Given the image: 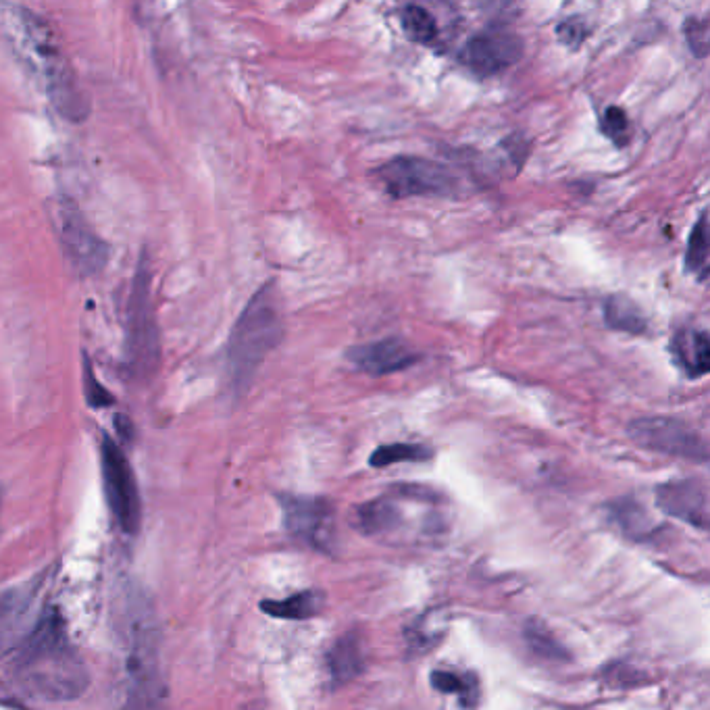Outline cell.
I'll return each instance as SVG.
<instances>
[{
	"instance_id": "obj_1",
	"label": "cell",
	"mask_w": 710,
	"mask_h": 710,
	"mask_svg": "<svg viewBox=\"0 0 710 710\" xmlns=\"http://www.w3.org/2000/svg\"><path fill=\"white\" fill-rule=\"evenodd\" d=\"M11 671L19 688L48 702H69L88 690V671L69 644L57 611H46L19 648L11 654Z\"/></svg>"
},
{
	"instance_id": "obj_2",
	"label": "cell",
	"mask_w": 710,
	"mask_h": 710,
	"mask_svg": "<svg viewBox=\"0 0 710 710\" xmlns=\"http://www.w3.org/2000/svg\"><path fill=\"white\" fill-rule=\"evenodd\" d=\"M0 13H3L0 19L5 21L7 32H15L11 34L15 48H19L21 57L36 69L53 107L73 123L88 119V96L59 48L50 25L25 7H0Z\"/></svg>"
},
{
	"instance_id": "obj_3",
	"label": "cell",
	"mask_w": 710,
	"mask_h": 710,
	"mask_svg": "<svg viewBox=\"0 0 710 710\" xmlns=\"http://www.w3.org/2000/svg\"><path fill=\"white\" fill-rule=\"evenodd\" d=\"M117 710H165L167 681L161 671V633L150 602L132 592L128 602V663Z\"/></svg>"
},
{
	"instance_id": "obj_4",
	"label": "cell",
	"mask_w": 710,
	"mask_h": 710,
	"mask_svg": "<svg viewBox=\"0 0 710 710\" xmlns=\"http://www.w3.org/2000/svg\"><path fill=\"white\" fill-rule=\"evenodd\" d=\"M284 321L273 284L250 298L227 342V373L236 394L250 388L267 354L282 342Z\"/></svg>"
},
{
	"instance_id": "obj_5",
	"label": "cell",
	"mask_w": 710,
	"mask_h": 710,
	"mask_svg": "<svg viewBox=\"0 0 710 710\" xmlns=\"http://www.w3.org/2000/svg\"><path fill=\"white\" fill-rule=\"evenodd\" d=\"M161 359V340L150 292V267L142 255L128 302L125 321V365L136 379H148L157 371Z\"/></svg>"
},
{
	"instance_id": "obj_6",
	"label": "cell",
	"mask_w": 710,
	"mask_h": 710,
	"mask_svg": "<svg viewBox=\"0 0 710 710\" xmlns=\"http://www.w3.org/2000/svg\"><path fill=\"white\" fill-rule=\"evenodd\" d=\"M377 182L396 200L413 196H448L456 177L440 163L421 157H396L375 171Z\"/></svg>"
},
{
	"instance_id": "obj_7",
	"label": "cell",
	"mask_w": 710,
	"mask_h": 710,
	"mask_svg": "<svg viewBox=\"0 0 710 710\" xmlns=\"http://www.w3.org/2000/svg\"><path fill=\"white\" fill-rule=\"evenodd\" d=\"M100 467H103L105 494L119 527L125 534H138L142 521V502L134 469L121 446L105 436L100 444Z\"/></svg>"
},
{
	"instance_id": "obj_8",
	"label": "cell",
	"mask_w": 710,
	"mask_h": 710,
	"mask_svg": "<svg viewBox=\"0 0 710 710\" xmlns=\"http://www.w3.org/2000/svg\"><path fill=\"white\" fill-rule=\"evenodd\" d=\"M629 438L642 448L696 463L708 461V446L698 431L671 417H644L629 423Z\"/></svg>"
},
{
	"instance_id": "obj_9",
	"label": "cell",
	"mask_w": 710,
	"mask_h": 710,
	"mask_svg": "<svg viewBox=\"0 0 710 710\" xmlns=\"http://www.w3.org/2000/svg\"><path fill=\"white\" fill-rule=\"evenodd\" d=\"M59 232L65 255L75 271H80L82 275H94L105 269L109 259L107 242L98 238L80 207L69 198L61 200Z\"/></svg>"
},
{
	"instance_id": "obj_10",
	"label": "cell",
	"mask_w": 710,
	"mask_h": 710,
	"mask_svg": "<svg viewBox=\"0 0 710 710\" xmlns=\"http://www.w3.org/2000/svg\"><path fill=\"white\" fill-rule=\"evenodd\" d=\"M284 523L290 534L309 546L327 550L334 540L332 506L319 498L282 496Z\"/></svg>"
},
{
	"instance_id": "obj_11",
	"label": "cell",
	"mask_w": 710,
	"mask_h": 710,
	"mask_svg": "<svg viewBox=\"0 0 710 710\" xmlns=\"http://www.w3.org/2000/svg\"><path fill=\"white\" fill-rule=\"evenodd\" d=\"M523 57V42L509 32H484L473 36L461 50L463 65L477 78H492Z\"/></svg>"
},
{
	"instance_id": "obj_12",
	"label": "cell",
	"mask_w": 710,
	"mask_h": 710,
	"mask_svg": "<svg viewBox=\"0 0 710 710\" xmlns=\"http://www.w3.org/2000/svg\"><path fill=\"white\" fill-rule=\"evenodd\" d=\"M38 583L0 592V654H13L38 623Z\"/></svg>"
},
{
	"instance_id": "obj_13",
	"label": "cell",
	"mask_w": 710,
	"mask_h": 710,
	"mask_svg": "<svg viewBox=\"0 0 710 710\" xmlns=\"http://www.w3.org/2000/svg\"><path fill=\"white\" fill-rule=\"evenodd\" d=\"M656 504L663 513L686 521L698 529H706L708 515V496L706 488L698 479H675L669 484L656 488Z\"/></svg>"
},
{
	"instance_id": "obj_14",
	"label": "cell",
	"mask_w": 710,
	"mask_h": 710,
	"mask_svg": "<svg viewBox=\"0 0 710 710\" xmlns=\"http://www.w3.org/2000/svg\"><path fill=\"white\" fill-rule=\"evenodd\" d=\"M346 359L373 377L390 375L402 369H409L419 361V354L400 338H386L361 346H352L346 352Z\"/></svg>"
},
{
	"instance_id": "obj_15",
	"label": "cell",
	"mask_w": 710,
	"mask_h": 710,
	"mask_svg": "<svg viewBox=\"0 0 710 710\" xmlns=\"http://www.w3.org/2000/svg\"><path fill=\"white\" fill-rule=\"evenodd\" d=\"M671 354L675 365L690 379L708 373L710 367V342L706 332L696 327H686L675 332L671 340Z\"/></svg>"
},
{
	"instance_id": "obj_16",
	"label": "cell",
	"mask_w": 710,
	"mask_h": 710,
	"mask_svg": "<svg viewBox=\"0 0 710 710\" xmlns=\"http://www.w3.org/2000/svg\"><path fill=\"white\" fill-rule=\"evenodd\" d=\"M604 321L615 332L642 336L648 332V321L642 309L629 296L615 294L604 304Z\"/></svg>"
},
{
	"instance_id": "obj_17",
	"label": "cell",
	"mask_w": 710,
	"mask_h": 710,
	"mask_svg": "<svg viewBox=\"0 0 710 710\" xmlns=\"http://www.w3.org/2000/svg\"><path fill=\"white\" fill-rule=\"evenodd\" d=\"M329 675L336 683H346L361 675L365 661H363V648L357 636H344L327 656Z\"/></svg>"
},
{
	"instance_id": "obj_18",
	"label": "cell",
	"mask_w": 710,
	"mask_h": 710,
	"mask_svg": "<svg viewBox=\"0 0 710 710\" xmlns=\"http://www.w3.org/2000/svg\"><path fill=\"white\" fill-rule=\"evenodd\" d=\"M261 608L263 613L277 619L302 621L315 617L321 611V596L317 592H300L284 600H267L261 604Z\"/></svg>"
},
{
	"instance_id": "obj_19",
	"label": "cell",
	"mask_w": 710,
	"mask_h": 710,
	"mask_svg": "<svg viewBox=\"0 0 710 710\" xmlns=\"http://www.w3.org/2000/svg\"><path fill=\"white\" fill-rule=\"evenodd\" d=\"M398 517L400 511L392 500H373L357 509V527L369 536L386 534V531H392L396 527Z\"/></svg>"
},
{
	"instance_id": "obj_20",
	"label": "cell",
	"mask_w": 710,
	"mask_h": 710,
	"mask_svg": "<svg viewBox=\"0 0 710 710\" xmlns=\"http://www.w3.org/2000/svg\"><path fill=\"white\" fill-rule=\"evenodd\" d=\"M400 25L407 38L417 44H429L438 36V23L434 15L419 5H407L400 11Z\"/></svg>"
},
{
	"instance_id": "obj_21",
	"label": "cell",
	"mask_w": 710,
	"mask_h": 710,
	"mask_svg": "<svg viewBox=\"0 0 710 710\" xmlns=\"http://www.w3.org/2000/svg\"><path fill=\"white\" fill-rule=\"evenodd\" d=\"M686 271L698 277V282H704L708 277V219L706 213L700 215L698 223L688 240L686 250Z\"/></svg>"
},
{
	"instance_id": "obj_22",
	"label": "cell",
	"mask_w": 710,
	"mask_h": 710,
	"mask_svg": "<svg viewBox=\"0 0 710 710\" xmlns=\"http://www.w3.org/2000/svg\"><path fill=\"white\" fill-rule=\"evenodd\" d=\"M431 448L423 444H388L379 446L369 459L371 467H388L396 463H423L431 459Z\"/></svg>"
},
{
	"instance_id": "obj_23",
	"label": "cell",
	"mask_w": 710,
	"mask_h": 710,
	"mask_svg": "<svg viewBox=\"0 0 710 710\" xmlns=\"http://www.w3.org/2000/svg\"><path fill=\"white\" fill-rule=\"evenodd\" d=\"M431 686L442 694H456L463 706L471 708L477 704V681L471 675H456L450 671L431 673Z\"/></svg>"
},
{
	"instance_id": "obj_24",
	"label": "cell",
	"mask_w": 710,
	"mask_h": 710,
	"mask_svg": "<svg viewBox=\"0 0 710 710\" xmlns=\"http://www.w3.org/2000/svg\"><path fill=\"white\" fill-rule=\"evenodd\" d=\"M525 640H527L529 648L542 658H550V661H565L567 658L561 644L556 642L550 636V631L540 623H529L525 627Z\"/></svg>"
},
{
	"instance_id": "obj_25",
	"label": "cell",
	"mask_w": 710,
	"mask_h": 710,
	"mask_svg": "<svg viewBox=\"0 0 710 710\" xmlns=\"http://www.w3.org/2000/svg\"><path fill=\"white\" fill-rule=\"evenodd\" d=\"M600 130L617 148L629 142V119L621 107H608L600 117Z\"/></svg>"
},
{
	"instance_id": "obj_26",
	"label": "cell",
	"mask_w": 710,
	"mask_h": 710,
	"mask_svg": "<svg viewBox=\"0 0 710 710\" xmlns=\"http://www.w3.org/2000/svg\"><path fill=\"white\" fill-rule=\"evenodd\" d=\"M84 396L92 409H107L115 404V396L98 382V377L86 354H84Z\"/></svg>"
},
{
	"instance_id": "obj_27",
	"label": "cell",
	"mask_w": 710,
	"mask_h": 710,
	"mask_svg": "<svg viewBox=\"0 0 710 710\" xmlns=\"http://www.w3.org/2000/svg\"><path fill=\"white\" fill-rule=\"evenodd\" d=\"M683 32H686V40H688L692 55L704 59L708 55V48H710V19L708 17H690L686 21V25H683Z\"/></svg>"
},
{
	"instance_id": "obj_28",
	"label": "cell",
	"mask_w": 710,
	"mask_h": 710,
	"mask_svg": "<svg viewBox=\"0 0 710 710\" xmlns=\"http://www.w3.org/2000/svg\"><path fill=\"white\" fill-rule=\"evenodd\" d=\"M556 34H559V40L563 44H567L569 48H579L583 44V40L590 36V28L581 17H569L559 23Z\"/></svg>"
},
{
	"instance_id": "obj_29",
	"label": "cell",
	"mask_w": 710,
	"mask_h": 710,
	"mask_svg": "<svg viewBox=\"0 0 710 710\" xmlns=\"http://www.w3.org/2000/svg\"><path fill=\"white\" fill-rule=\"evenodd\" d=\"M15 696L5 681H0V704H15Z\"/></svg>"
}]
</instances>
